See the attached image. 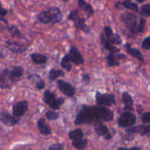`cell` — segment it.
Returning <instances> with one entry per match:
<instances>
[{
  "label": "cell",
  "mask_w": 150,
  "mask_h": 150,
  "mask_svg": "<svg viewBox=\"0 0 150 150\" xmlns=\"http://www.w3.org/2000/svg\"><path fill=\"white\" fill-rule=\"evenodd\" d=\"M104 36H105V35H104ZM105 39H106L108 42H111L112 45H119V44H121L122 42V40L121 38H120V35H118V34L117 33H113L109 38H106L105 36Z\"/></svg>",
  "instance_id": "484cf974"
},
{
  "label": "cell",
  "mask_w": 150,
  "mask_h": 150,
  "mask_svg": "<svg viewBox=\"0 0 150 150\" xmlns=\"http://www.w3.org/2000/svg\"><path fill=\"white\" fill-rule=\"evenodd\" d=\"M127 133H139L142 136H150V125H138L127 129Z\"/></svg>",
  "instance_id": "4fadbf2b"
},
{
  "label": "cell",
  "mask_w": 150,
  "mask_h": 150,
  "mask_svg": "<svg viewBox=\"0 0 150 150\" xmlns=\"http://www.w3.org/2000/svg\"><path fill=\"white\" fill-rule=\"evenodd\" d=\"M122 102L124 103V110L132 111L133 109V100L132 97L127 92H124L122 94Z\"/></svg>",
  "instance_id": "2e32d148"
},
{
  "label": "cell",
  "mask_w": 150,
  "mask_h": 150,
  "mask_svg": "<svg viewBox=\"0 0 150 150\" xmlns=\"http://www.w3.org/2000/svg\"><path fill=\"white\" fill-rule=\"evenodd\" d=\"M69 57L71 61V62L74 63L76 64H82L84 62V59L81 54L80 51L76 48V47H71L70 48V51H69Z\"/></svg>",
  "instance_id": "30bf717a"
},
{
  "label": "cell",
  "mask_w": 150,
  "mask_h": 150,
  "mask_svg": "<svg viewBox=\"0 0 150 150\" xmlns=\"http://www.w3.org/2000/svg\"><path fill=\"white\" fill-rule=\"evenodd\" d=\"M45 81H44L43 80H42V79H40V78L38 81L37 82V84H36L37 89L41 90V89H43L44 88H45Z\"/></svg>",
  "instance_id": "e575fe53"
},
{
  "label": "cell",
  "mask_w": 150,
  "mask_h": 150,
  "mask_svg": "<svg viewBox=\"0 0 150 150\" xmlns=\"http://www.w3.org/2000/svg\"><path fill=\"white\" fill-rule=\"evenodd\" d=\"M57 85L62 93L68 97H73L76 93V89L70 83L64 81L62 80H59Z\"/></svg>",
  "instance_id": "9c48e42d"
},
{
  "label": "cell",
  "mask_w": 150,
  "mask_h": 150,
  "mask_svg": "<svg viewBox=\"0 0 150 150\" xmlns=\"http://www.w3.org/2000/svg\"><path fill=\"white\" fill-rule=\"evenodd\" d=\"M13 82L10 77V70L5 69L0 72V88L9 89Z\"/></svg>",
  "instance_id": "8fae6325"
},
{
  "label": "cell",
  "mask_w": 150,
  "mask_h": 150,
  "mask_svg": "<svg viewBox=\"0 0 150 150\" xmlns=\"http://www.w3.org/2000/svg\"><path fill=\"white\" fill-rule=\"evenodd\" d=\"M136 122V117L130 112H125L117 120L119 126L122 127H131Z\"/></svg>",
  "instance_id": "52a82bcc"
},
{
  "label": "cell",
  "mask_w": 150,
  "mask_h": 150,
  "mask_svg": "<svg viewBox=\"0 0 150 150\" xmlns=\"http://www.w3.org/2000/svg\"><path fill=\"white\" fill-rule=\"evenodd\" d=\"M94 128L97 134L100 136H103L106 140H110L111 139V136L108 127L104 125L102 122H95L94 125Z\"/></svg>",
  "instance_id": "7c38bea8"
},
{
  "label": "cell",
  "mask_w": 150,
  "mask_h": 150,
  "mask_svg": "<svg viewBox=\"0 0 150 150\" xmlns=\"http://www.w3.org/2000/svg\"><path fill=\"white\" fill-rule=\"evenodd\" d=\"M1 122L7 126H13L19 122V119H17V117L14 116L10 115L5 111L1 112Z\"/></svg>",
  "instance_id": "9a60e30c"
},
{
  "label": "cell",
  "mask_w": 150,
  "mask_h": 150,
  "mask_svg": "<svg viewBox=\"0 0 150 150\" xmlns=\"http://www.w3.org/2000/svg\"><path fill=\"white\" fill-rule=\"evenodd\" d=\"M68 19L70 21H73L77 28L81 29L82 31H83L86 33L90 32V28L86 24V23H85V19L80 18L78 10H75L70 12V13L68 16Z\"/></svg>",
  "instance_id": "5b68a950"
},
{
  "label": "cell",
  "mask_w": 150,
  "mask_h": 150,
  "mask_svg": "<svg viewBox=\"0 0 150 150\" xmlns=\"http://www.w3.org/2000/svg\"><path fill=\"white\" fill-rule=\"evenodd\" d=\"M10 31L11 32V33L13 34V35H17V36H20V32H19V31L18 30L17 28L15 27V26H13L11 29H10Z\"/></svg>",
  "instance_id": "d590c367"
},
{
  "label": "cell",
  "mask_w": 150,
  "mask_h": 150,
  "mask_svg": "<svg viewBox=\"0 0 150 150\" xmlns=\"http://www.w3.org/2000/svg\"><path fill=\"white\" fill-rule=\"evenodd\" d=\"M79 5L83 11H84L88 16V18H90L91 16H93L94 10L92 6L89 4L86 3L84 0H79Z\"/></svg>",
  "instance_id": "ac0fdd59"
},
{
  "label": "cell",
  "mask_w": 150,
  "mask_h": 150,
  "mask_svg": "<svg viewBox=\"0 0 150 150\" xmlns=\"http://www.w3.org/2000/svg\"><path fill=\"white\" fill-rule=\"evenodd\" d=\"M83 137V133L81 129H76V130H73L69 133V138L72 141L76 140V139H80Z\"/></svg>",
  "instance_id": "4316f807"
},
{
  "label": "cell",
  "mask_w": 150,
  "mask_h": 150,
  "mask_svg": "<svg viewBox=\"0 0 150 150\" xmlns=\"http://www.w3.org/2000/svg\"><path fill=\"white\" fill-rule=\"evenodd\" d=\"M140 13L142 16L150 17V4H146L142 5L141 7Z\"/></svg>",
  "instance_id": "f1b7e54d"
},
{
  "label": "cell",
  "mask_w": 150,
  "mask_h": 150,
  "mask_svg": "<svg viewBox=\"0 0 150 150\" xmlns=\"http://www.w3.org/2000/svg\"><path fill=\"white\" fill-rule=\"evenodd\" d=\"M83 80L86 81H89V80H90V77H89V76L88 74L83 75Z\"/></svg>",
  "instance_id": "f35d334b"
},
{
  "label": "cell",
  "mask_w": 150,
  "mask_h": 150,
  "mask_svg": "<svg viewBox=\"0 0 150 150\" xmlns=\"http://www.w3.org/2000/svg\"><path fill=\"white\" fill-rule=\"evenodd\" d=\"M28 110V103L26 101L18 102L13 105V114L16 117H21Z\"/></svg>",
  "instance_id": "ba28073f"
},
{
  "label": "cell",
  "mask_w": 150,
  "mask_h": 150,
  "mask_svg": "<svg viewBox=\"0 0 150 150\" xmlns=\"http://www.w3.org/2000/svg\"><path fill=\"white\" fill-rule=\"evenodd\" d=\"M45 117L48 120H57L59 118V114L54 111H48L45 114Z\"/></svg>",
  "instance_id": "f546056e"
},
{
  "label": "cell",
  "mask_w": 150,
  "mask_h": 150,
  "mask_svg": "<svg viewBox=\"0 0 150 150\" xmlns=\"http://www.w3.org/2000/svg\"><path fill=\"white\" fill-rule=\"evenodd\" d=\"M31 59L33 62L37 64H45L47 62V57L45 56L37 53H33L31 54Z\"/></svg>",
  "instance_id": "7402d4cb"
},
{
  "label": "cell",
  "mask_w": 150,
  "mask_h": 150,
  "mask_svg": "<svg viewBox=\"0 0 150 150\" xmlns=\"http://www.w3.org/2000/svg\"><path fill=\"white\" fill-rule=\"evenodd\" d=\"M142 47L144 50H150V36L144 40L142 44Z\"/></svg>",
  "instance_id": "4dcf8cb0"
},
{
  "label": "cell",
  "mask_w": 150,
  "mask_h": 150,
  "mask_svg": "<svg viewBox=\"0 0 150 150\" xmlns=\"http://www.w3.org/2000/svg\"><path fill=\"white\" fill-rule=\"evenodd\" d=\"M95 100L98 105H103V106H111L116 104L115 97L112 94H103L100 92H97L95 95Z\"/></svg>",
  "instance_id": "8992f818"
},
{
  "label": "cell",
  "mask_w": 150,
  "mask_h": 150,
  "mask_svg": "<svg viewBox=\"0 0 150 150\" xmlns=\"http://www.w3.org/2000/svg\"><path fill=\"white\" fill-rule=\"evenodd\" d=\"M126 48H127V52L130 55H131L133 57H135L137 59L140 60V61H144V57L142 55V53L139 51L138 49H136V48H131L130 44H126L125 45Z\"/></svg>",
  "instance_id": "d6986e66"
},
{
  "label": "cell",
  "mask_w": 150,
  "mask_h": 150,
  "mask_svg": "<svg viewBox=\"0 0 150 150\" xmlns=\"http://www.w3.org/2000/svg\"><path fill=\"white\" fill-rule=\"evenodd\" d=\"M142 120L144 124L150 123V112H146L142 115Z\"/></svg>",
  "instance_id": "836d02e7"
},
{
  "label": "cell",
  "mask_w": 150,
  "mask_h": 150,
  "mask_svg": "<svg viewBox=\"0 0 150 150\" xmlns=\"http://www.w3.org/2000/svg\"><path fill=\"white\" fill-rule=\"evenodd\" d=\"M64 149V145L62 144H54L51 145L48 148V150H63Z\"/></svg>",
  "instance_id": "d6a6232c"
},
{
  "label": "cell",
  "mask_w": 150,
  "mask_h": 150,
  "mask_svg": "<svg viewBox=\"0 0 150 150\" xmlns=\"http://www.w3.org/2000/svg\"><path fill=\"white\" fill-rule=\"evenodd\" d=\"M145 24H146V20L144 18L140 19V22H139V24L138 25L137 31L138 32H142L144 31V29L145 27Z\"/></svg>",
  "instance_id": "1f68e13d"
},
{
  "label": "cell",
  "mask_w": 150,
  "mask_h": 150,
  "mask_svg": "<svg viewBox=\"0 0 150 150\" xmlns=\"http://www.w3.org/2000/svg\"><path fill=\"white\" fill-rule=\"evenodd\" d=\"M136 1L139 3H142V2H144V1H146V0H136Z\"/></svg>",
  "instance_id": "ab89813d"
},
{
  "label": "cell",
  "mask_w": 150,
  "mask_h": 150,
  "mask_svg": "<svg viewBox=\"0 0 150 150\" xmlns=\"http://www.w3.org/2000/svg\"><path fill=\"white\" fill-rule=\"evenodd\" d=\"M122 4L125 8L128 9V10H133V11L139 12V7H138L137 4L132 2V1H130V0H126V1H123V2L122 3Z\"/></svg>",
  "instance_id": "83f0119b"
},
{
  "label": "cell",
  "mask_w": 150,
  "mask_h": 150,
  "mask_svg": "<svg viewBox=\"0 0 150 150\" xmlns=\"http://www.w3.org/2000/svg\"><path fill=\"white\" fill-rule=\"evenodd\" d=\"M101 40H102V42L103 44V46L105 49L109 51L110 52L112 53V54H117V53L120 52V49H119L118 48H117L116 46H114V45H112L110 42H108V41L105 39L103 34L102 37H101Z\"/></svg>",
  "instance_id": "ffe728a7"
},
{
  "label": "cell",
  "mask_w": 150,
  "mask_h": 150,
  "mask_svg": "<svg viewBox=\"0 0 150 150\" xmlns=\"http://www.w3.org/2000/svg\"><path fill=\"white\" fill-rule=\"evenodd\" d=\"M61 67H62L63 69H65V70L68 72H70V70H71L72 69L71 61H70L68 54H66V55L62 59Z\"/></svg>",
  "instance_id": "d4e9b609"
},
{
  "label": "cell",
  "mask_w": 150,
  "mask_h": 150,
  "mask_svg": "<svg viewBox=\"0 0 150 150\" xmlns=\"http://www.w3.org/2000/svg\"><path fill=\"white\" fill-rule=\"evenodd\" d=\"M73 146L79 150H83L87 146V141L86 139H76L73 141Z\"/></svg>",
  "instance_id": "cb8c5ba5"
},
{
  "label": "cell",
  "mask_w": 150,
  "mask_h": 150,
  "mask_svg": "<svg viewBox=\"0 0 150 150\" xmlns=\"http://www.w3.org/2000/svg\"><path fill=\"white\" fill-rule=\"evenodd\" d=\"M38 18L41 23H57L62 19V13L60 9L57 7H52L41 12L38 16Z\"/></svg>",
  "instance_id": "7a4b0ae2"
},
{
  "label": "cell",
  "mask_w": 150,
  "mask_h": 150,
  "mask_svg": "<svg viewBox=\"0 0 150 150\" xmlns=\"http://www.w3.org/2000/svg\"><path fill=\"white\" fill-rule=\"evenodd\" d=\"M7 10H6L5 9L3 8L2 6H1V3H0V14H1L2 16H4L6 14H7Z\"/></svg>",
  "instance_id": "8d00e7d4"
},
{
  "label": "cell",
  "mask_w": 150,
  "mask_h": 150,
  "mask_svg": "<svg viewBox=\"0 0 150 150\" xmlns=\"http://www.w3.org/2000/svg\"><path fill=\"white\" fill-rule=\"evenodd\" d=\"M118 150H142L139 147H133L130 148V149H127V148H119Z\"/></svg>",
  "instance_id": "74e56055"
},
{
  "label": "cell",
  "mask_w": 150,
  "mask_h": 150,
  "mask_svg": "<svg viewBox=\"0 0 150 150\" xmlns=\"http://www.w3.org/2000/svg\"><path fill=\"white\" fill-rule=\"evenodd\" d=\"M43 101L52 109L59 110L60 106L64 104V99L63 98L56 99V96L54 93L49 90H45L43 95Z\"/></svg>",
  "instance_id": "3957f363"
},
{
  "label": "cell",
  "mask_w": 150,
  "mask_h": 150,
  "mask_svg": "<svg viewBox=\"0 0 150 150\" xmlns=\"http://www.w3.org/2000/svg\"><path fill=\"white\" fill-rule=\"evenodd\" d=\"M121 21L122 23L125 24L129 29V30L133 33L138 32V23H137V17L136 15L131 13H125L121 15Z\"/></svg>",
  "instance_id": "277c9868"
},
{
  "label": "cell",
  "mask_w": 150,
  "mask_h": 150,
  "mask_svg": "<svg viewBox=\"0 0 150 150\" xmlns=\"http://www.w3.org/2000/svg\"><path fill=\"white\" fill-rule=\"evenodd\" d=\"M126 55L122 54H111L107 57V62L110 67H117L120 65V62L119 60L122 59L126 58Z\"/></svg>",
  "instance_id": "5bb4252c"
},
{
  "label": "cell",
  "mask_w": 150,
  "mask_h": 150,
  "mask_svg": "<svg viewBox=\"0 0 150 150\" xmlns=\"http://www.w3.org/2000/svg\"><path fill=\"white\" fill-rule=\"evenodd\" d=\"M38 127L40 130V133L43 136H48L51 133V128L45 123V120L44 118H41L38 120Z\"/></svg>",
  "instance_id": "e0dca14e"
},
{
  "label": "cell",
  "mask_w": 150,
  "mask_h": 150,
  "mask_svg": "<svg viewBox=\"0 0 150 150\" xmlns=\"http://www.w3.org/2000/svg\"><path fill=\"white\" fill-rule=\"evenodd\" d=\"M62 1H68V0H62Z\"/></svg>",
  "instance_id": "60d3db41"
},
{
  "label": "cell",
  "mask_w": 150,
  "mask_h": 150,
  "mask_svg": "<svg viewBox=\"0 0 150 150\" xmlns=\"http://www.w3.org/2000/svg\"><path fill=\"white\" fill-rule=\"evenodd\" d=\"M64 76V73L62 70H55V69H51L49 71L48 78L51 81H55L59 77H63Z\"/></svg>",
  "instance_id": "603a6c76"
},
{
  "label": "cell",
  "mask_w": 150,
  "mask_h": 150,
  "mask_svg": "<svg viewBox=\"0 0 150 150\" xmlns=\"http://www.w3.org/2000/svg\"><path fill=\"white\" fill-rule=\"evenodd\" d=\"M23 69L21 67H15L12 70H10V77L13 81L19 79L23 76Z\"/></svg>",
  "instance_id": "44dd1931"
},
{
  "label": "cell",
  "mask_w": 150,
  "mask_h": 150,
  "mask_svg": "<svg viewBox=\"0 0 150 150\" xmlns=\"http://www.w3.org/2000/svg\"><path fill=\"white\" fill-rule=\"evenodd\" d=\"M114 120V114L111 110L103 105H83L75 120L76 125L92 124V122H110Z\"/></svg>",
  "instance_id": "6da1fadb"
}]
</instances>
